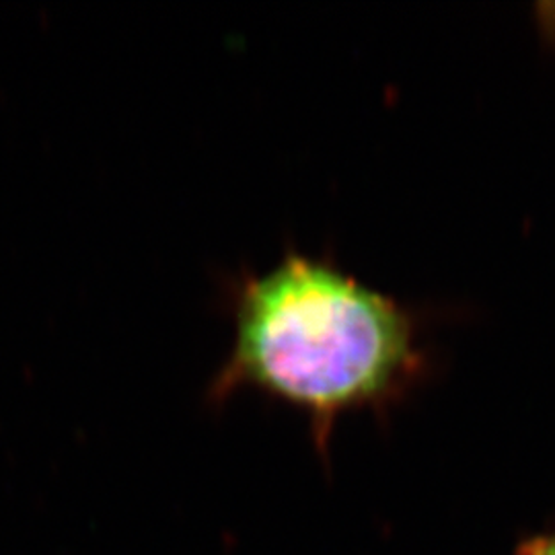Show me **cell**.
<instances>
[{
    "label": "cell",
    "mask_w": 555,
    "mask_h": 555,
    "mask_svg": "<svg viewBox=\"0 0 555 555\" xmlns=\"http://www.w3.org/2000/svg\"><path fill=\"white\" fill-rule=\"evenodd\" d=\"M513 555H555V525L520 537Z\"/></svg>",
    "instance_id": "obj_2"
},
{
    "label": "cell",
    "mask_w": 555,
    "mask_h": 555,
    "mask_svg": "<svg viewBox=\"0 0 555 555\" xmlns=\"http://www.w3.org/2000/svg\"><path fill=\"white\" fill-rule=\"evenodd\" d=\"M220 307L235 336L206 403L219 408L251 389L295 408L323 463L339 417L387 420L437 366L426 309L362 282L332 251L286 247L263 272L243 266L220 280Z\"/></svg>",
    "instance_id": "obj_1"
}]
</instances>
